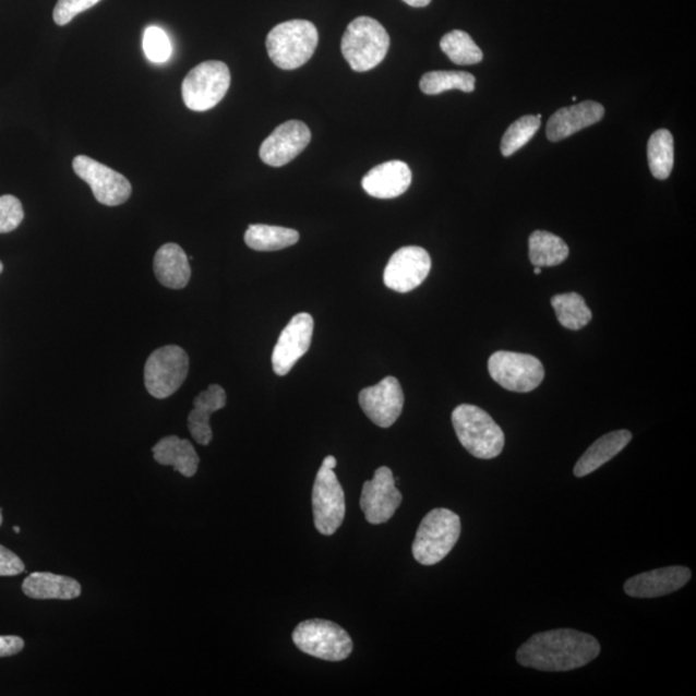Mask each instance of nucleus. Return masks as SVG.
Returning a JSON list of instances; mask_svg holds the SVG:
<instances>
[{
	"label": "nucleus",
	"instance_id": "obj_1",
	"mask_svg": "<svg viewBox=\"0 0 696 696\" xmlns=\"http://www.w3.org/2000/svg\"><path fill=\"white\" fill-rule=\"evenodd\" d=\"M601 646L577 629H552L531 636L517 650L518 664L544 672L581 669L600 656Z\"/></svg>",
	"mask_w": 696,
	"mask_h": 696
},
{
	"label": "nucleus",
	"instance_id": "obj_2",
	"mask_svg": "<svg viewBox=\"0 0 696 696\" xmlns=\"http://www.w3.org/2000/svg\"><path fill=\"white\" fill-rule=\"evenodd\" d=\"M452 422L461 446L479 459H493L504 447V433L485 410L461 404L453 410Z\"/></svg>",
	"mask_w": 696,
	"mask_h": 696
},
{
	"label": "nucleus",
	"instance_id": "obj_3",
	"mask_svg": "<svg viewBox=\"0 0 696 696\" xmlns=\"http://www.w3.org/2000/svg\"><path fill=\"white\" fill-rule=\"evenodd\" d=\"M317 45V28L308 20H290L276 25L266 39L269 59L283 70L303 67L315 53Z\"/></svg>",
	"mask_w": 696,
	"mask_h": 696
},
{
	"label": "nucleus",
	"instance_id": "obj_4",
	"mask_svg": "<svg viewBox=\"0 0 696 696\" xmlns=\"http://www.w3.org/2000/svg\"><path fill=\"white\" fill-rule=\"evenodd\" d=\"M389 43V35L379 21L361 16L347 26L340 51L353 71L365 73L385 60Z\"/></svg>",
	"mask_w": 696,
	"mask_h": 696
},
{
	"label": "nucleus",
	"instance_id": "obj_5",
	"mask_svg": "<svg viewBox=\"0 0 696 696\" xmlns=\"http://www.w3.org/2000/svg\"><path fill=\"white\" fill-rule=\"evenodd\" d=\"M460 530V518L453 511L432 509L424 516L417 530L413 547H411L415 559L424 566L439 564L457 544Z\"/></svg>",
	"mask_w": 696,
	"mask_h": 696
},
{
	"label": "nucleus",
	"instance_id": "obj_6",
	"mask_svg": "<svg viewBox=\"0 0 696 696\" xmlns=\"http://www.w3.org/2000/svg\"><path fill=\"white\" fill-rule=\"evenodd\" d=\"M293 643L304 655L328 662H343L351 656L353 644L350 635L338 624L310 620L298 624Z\"/></svg>",
	"mask_w": 696,
	"mask_h": 696
},
{
	"label": "nucleus",
	"instance_id": "obj_7",
	"mask_svg": "<svg viewBox=\"0 0 696 696\" xmlns=\"http://www.w3.org/2000/svg\"><path fill=\"white\" fill-rule=\"evenodd\" d=\"M231 84L230 69L221 61H205L184 77L182 98L188 109L207 111L226 96Z\"/></svg>",
	"mask_w": 696,
	"mask_h": 696
},
{
	"label": "nucleus",
	"instance_id": "obj_8",
	"mask_svg": "<svg viewBox=\"0 0 696 696\" xmlns=\"http://www.w3.org/2000/svg\"><path fill=\"white\" fill-rule=\"evenodd\" d=\"M190 360L179 346H165L148 357L145 365V386L155 399H167L188 379Z\"/></svg>",
	"mask_w": 696,
	"mask_h": 696
},
{
	"label": "nucleus",
	"instance_id": "obj_9",
	"mask_svg": "<svg viewBox=\"0 0 696 696\" xmlns=\"http://www.w3.org/2000/svg\"><path fill=\"white\" fill-rule=\"evenodd\" d=\"M488 369L500 386L513 393H531L544 380L541 360L528 353L495 352L489 359Z\"/></svg>",
	"mask_w": 696,
	"mask_h": 696
},
{
	"label": "nucleus",
	"instance_id": "obj_10",
	"mask_svg": "<svg viewBox=\"0 0 696 696\" xmlns=\"http://www.w3.org/2000/svg\"><path fill=\"white\" fill-rule=\"evenodd\" d=\"M312 511L315 528L323 536L335 535L345 520V492L331 468L322 466L317 471L312 489Z\"/></svg>",
	"mask_w": 696,
	"mask_h": 696
},
{
	"label": "nucleus",
	"instance_id": "obj_11",
	"mask_svg": "<svg viewBox=\"0 0 696 696\" xmlns=\"http://www.w3.org/2000/svg\"><path fill=\"white\" fill-rule=\"evenodd\" d=\"M73 169L80 179L89 184L98 203L117 207L124 204L132 195V184L122 173L89 156H76Z\"/></svg>",
	"mask_w": 696,
	"mask_h": 696
},
{
	"label": "nucleus",
	"instance_id": "obj_12",
	"mask_svg": "<svg viewBox=\"0 0 696 696\" xmlns=\"http://www.w3.org/2000/svg\"><path fill=\"white\" fill-rule=\"evenodd\" d=\"M432 261L421 247H404L393 254L383 274V281L397 293H408L428 279Z\"/></svg>",
	"mask_w": 696,
	"mask_h": 696
},
{
	"label": "nucleus",
	"instance_id": "obj_13",
	"mask_svg": "<svg viewBox=\"0 0 696 696\" xmlns=\"http://www.w3.org/2000/svg\"><path fill=\"white\" fill-rule=\"evenodd\" d=\"M401 502L403 494L396 489L394 473L386 466L380 467L373 480L364 482L362 487L360 507L369 524L387 523Z\"/></svg>",
	"mask_w": 696,
	"mask_h": 696
},
{
	"label": "nucleus",
	"instance_id": "obj_14",
	"mask_svg": "<svg viewBox=\"0 0 696 696\" xmlns=\"http://www.w3.org/2000/svg\"><path fill=\"white\" fill-rule=\"evenodd\" d=\"M314 319L307 312L292 317L280 333L273 352V368L276 375H287L297 361L308 353L314 336Z\"/></svg>",
	"mask_w": 696,
	"mask_h": 696
},
{
	"label": "nucleus",
	"instance_id": "obj_15",
	"mask_svg": "<svg viewBox=\"0 0 696 696\" xmlns=\"http://www.w3.org/2000/svg\"><path fill=\"white\" fill-rule=\"evenodd\" d=\"M359 404L365 416L382 429H389L403 413L404 393L395 376L361 389Z\"/></svg>",
	"mask_w": 696,
	"mask_h": 696
},
{
	"label": "nucleus",
	"instance_id": "obj_16",
	"mask_svg": "<svg viewBox=\"0 0 696 696\" xmlns=\"http://www.w3.org/2000/svg\"><path fill=\"white\" fill-rule=\"evenodd\" d=\"M310 141V128L301 120H289L262 142L260 158L269 167L286 166L309 146Z\"/></svg>",
	"mask_w": 696,
	"mask_h": 696
},
{
	"label": "nucleus",
	"instance_id": "obj_17",
	"mask_svg": "<svg viewBox=\"0 0 696 696\" xmlns=\"http://www.w3.org/2000/svg\"><path fill=\"white\" fill-rule=\"evenodd\" d=\"M692 579L686 566H669L635 575L624 585V592L631 598L655 599L679 591Z\"/></svg>",
	"mask_w": 696,
	"mask_h": 696
},
{
	"label": "nucleus",
	"instance_id": "obj_18",
	"mask_svg": "<svg viewBox=\"0 0 696 696\" xmlns=\"http://www.w3.org/2000/svg\"><path fill=\"white\" fill-rule=\"evenodd\" d=\"M411 170L407 163L391 160L374 167L362 179V189L376 199H394L410 188Z\"/></svg>",
	"mask_w": 696,
	"mask_h": 696
},
{
	"label": "nucleus",
	"instance_id": "obj_19",
	"mask_svg": "<svg viewBox=\"0 0 696 696\" xmlns=\"http://www.w3.org/2000/svg\"><path fill=\"white\" fill-rule=\"evenodd\" d=\"M603 116L605 109L596 101H584L571 108L560 109L547 123V139L559 142L571 137L574 133L601 122Z\"/></svg>",
	"mask_w": 696,
	"mask_h": 696
},
{
	"label": "nucleus",
	"instance_id": "obj_20",
	"mask_svg": "<svg viewBox=\"0 0 696 696\" xmlns=\"http://www.w3.org/2000/svg\"><path fill=\"white\" fill-rule=\"evenodd\" d=\"M226 393L221 386L211 385L199 394L194 400V409L188 419L189 431L197 444L207 446L213 439L211 416L226 407Z\"/></svg>",
	"mask_w": 696,
	"mask_h": 696
},
{
	"label": "nucleus",
	"instance_id": "obj_21",
	"mask_svg": "<svg viewBox=\"0 0 696 696\" xmlns=\"http://www.w3.org/2000/svg\"><path fill=\"white\" fill-rule=\"evenodd\" d=\"M154 273L163 286L170 289H183L191 278L188 254L175 243L163 245L155 254Z\"/></svg>",
	"mask_w": 696,
	"mask_h": 696
},
{
	"label": "nucleus",
	"instance_id": "obj_22",
	"mask_svg": "<svg viewBox=\"0 0 696 696\" xmlns=\"http://www.w3.org/2000/svg\"><path fill=\"white\" fill-rule=\"evenodd\" d=\"M23 592L35 600H74L80 598V581L52 573H33L24 580Z\"/></svg>",
	"mask_w": 696,
	"mask_h": 696
},
{
	"label": "nucleus",
	"instance_id": "obj_23",
	"mask_svg": "<svg viewBox=\"0 0 696 696\" xmlns=\"http://www.w3.org/2000/svg\"><path fill=\"white\" fill-rule=\"evenodd\" d=\"M632 440V433L627 430H620L607 433L588 447L584 456L574 467V475L577 478L599 470L600 467L608 464L626 447Z\"/></svg>",
	"mask_w": 696,
	"mask_h": 696
},
{
	"label": "nucleus",
	"instance_id": "obj_24",
	"mask_svg": "<svg viewBox=\"0 0 696 696\" xmlns=\"http://www.w3.org/2000/svg\"><path fill=\"white\" fill-rule=\"evenodd\" d=\"M154 459L161 466H172L184 478H193L197 472L199 458L193 444L187 439L167 436L153 447Z\"/></svg>",
	"mask_w": 696,
	"mask_h": 696
},
{
	"label": "nucleus",
	"instance_id": "obj_25",
	"mask_svg": "<svg viewBox=\"0 0 696 696\" xmlns=\"http://www.w3.org/2000/svg\"><path fill=\"white\" fill-rule=\"evenodd\" d=\"M300 240V232L287 227L268 225H250L245 231L244 241L248 247L257 252H275L286 250Z\"/></svg>",
	"mask_w": 696,
	"mask_h": 696
},
{
	"label": "nucleus",
	"instance_id": "obj_26",
	"mask_svg": "<svg viewBox=\"0 0 696 696\" xmlns=\"http://www.w3.org/2000/svg\"><path fill=\"white\" fill-rule=\"evenodd\" d=\"M569 257V247L557 236L547 231H535L529 238V259L538 267H553Z\"/></svg>",
	"mask_w": 696,
	"mask_h": 696
},
{
	"label": "nucleus",
	"instance_id": "obj_27",
	"mask_svg": "<svg viewBox=\"0 0 696 696\" xmlns=\"http://www.w3.org/2000/svg\"><path fill=\"white\" fill-rule=\"evenodd\" d=\"M551 304L564 328L579 331L592 321L591 310L578 293L557 295L552 298Z\"/></svg>",
	"mask_w": 696,
	"mask_h": 696
},
{
	"label": "nucleus",
	"instance_id": "obj_28",
	"mask_svg": "<svg viewBox=\"0 0 696 696\" xmlns=\"http://www.w3.org/2000/svg\"><path fill=\"white\" fill-rule=\"evenodd\" d=\"M476 77L466 71H430L419 82V88L425 95L435 96L446 91L458 89L471 94Z\"/></svg>",
	"mask_w": 696,
	"mask_h": 696
},
{
	"label": "nucleus",
	"instance_id": "obj_29",
	"mask_svg": "<svg viewBox=\"0 0 696 696\" xmlns=\"http://www.w3.org/2000/svg\"><path fill=\"white\" fill-rule=\"evenodd\" d=\"M649 168L658 180H667L674 163L673 136L670 131L658 130L648 142Z\"/></svg>",
	"mask_w": 696,
	"mask_h": 696
},
{
	"label": "nucleus",
	"instance_id": "obj_30",
	"mask_svg": "<svg viewBox=\"0 0 696 696\" xmlns=\"http://www.w3.org/2000/svg\"><path fill=\"white\" fill-rule=\"evenodd\" d=\"M440 48L456 65H475L484 59V55L470 35L461 31L445 34L440 40Z\"/></svg>",
	"mask_w": 696,
	"mask_h": 696
},
{
	"label": "nucleus",
	"instance_id": "obj_31",
	"mask_svg": "<svg viewBox=\"0 0 696 696\" xmlns=\"http://www.w3.org/2000/svg\"><path fill=\"white\" fill-rule=\"evenodd\" d=\"M541 127V119L535 116H525L517 119L515 123L508 127L502 139L501 152L503 156L514 155L521 147L536 136Z\"/></svg>",
	"mask_w": 696,
	"mask_h": 696
},
{
	"label": "nucleus",
	"instance_id": "obj_32",
	"mask_svg": "<svg viewBox=\"0 0 696 696\" xmlns=\"http://www.w3.org/2000/svg\"><path fill=\"white\" fill-rule=\"evenodd\" d=\"M144 51L152 62L168 61L172 55V45H170L167 33L158 26L147 27L144 34Z\"/></svg>",
	"mask_w": 696,
	"mask_h": 696
},
{
	"label": "nucleus",
	"instance_id": "obj_33",
	"mask_svg": "<svg viewBox=\"0 0 696 696\" xmlns=\"http://www.w3.org/2000/svg\"><path fill=\"white\" fill-rule=\"evenodd\" d=\"M25 217L23 204L16 196H0V233L16 230Z\"/></svg>",
	"mask_w": 696,
	"mask_h": 696
},
{
	"label": "nucleus",
	"instance_id": "obj_34",
	"mask_svg": "<svg viewBox=\"0 0 696 696\" xmlns=\"http://www.w3.org/2000/svg\"><path fill=\"white\" fill-rule=\"evenodd\" d=\"M101 0H59L55 7L53 20L59 26H65L73 21L77 14L92 9Z\"/></svg>",
	"mask_w": 696,
	"mask_h": 696
},
{
	"label": "nucleus",
	"instance_id": "obj_35",
	"mask_svg": "<svg viewBox=\"0 0 696 696\" xmlns=\"http://www.w3.org/2000/svg\"><path fill=\"white\" fill-rule=\"evenodd\" d=\"M25 572V564L16 553L0 545V577H14Z\"/></svg>",
	"mask_w": 696,
	"mask_h": 696
},
{
	"label": "nucleus",
	"instance_id": "obj_36",
	"mask_svg": "<svg viewBox=\"0 0 696 696\" xmlns=\"http://www.w3.org/2000/svg\"><path fill=\"white\" fill-rule=\"evenodd\" d=\"M25 648L23 638L17 636H0V658L19 655Z\"/></svg>",
	"mask_w": 696,
	"mask_h": 696
},
{
	"label": "nucleus",
	"instance_id": "obj_37",
	"mask_svg": "<svg viewBox=\"0 0 696 696\" xmlns=\"http://www.w3.org/2000/svg\"><path fill=\"white\" fill-rule=\"evenodd\" d=\"M403 2L415 7V9H422V7H428L432 0H403Z\"/></svg>",
	"mask_w": 696,
	"mask_h": 696
},
{
	"label": "nucleus",
	"instance_id": "obj_38",
	"mask_svg": "<svg viewBox=\"0 0 696 696\" xmlns=\"http://www.w3.org/2000/svg\"><path fill=\"white\" fill-rule=\"evenodd\" d=\"M326 468H331V470H335L337 467V459L333 456H328L323 460V465Z\"/></svg>",
	"mask_w": 696,
	"mask_h": 696
},
{
	"label": "nucleus",
	"instance_id": "obj_39",
	"mask_svg": "<svg viewBox=\"0 0 696 696\" xmlns=\"http://www.w3.org/2000/svg\"><path fill=\"white\" fill-rule=\"evenodd\" d=\"M541 273H542V267H538V266H536V267H535V274H536V275H539V274H541Z\"/></svg>",
	"mask_w": 696,
	"mask_h": 696
},
{
	"label": "nucleus",
	"instance_id": "obj_40",
	"mask_svg": "<svg viewBox=\"0 0 696 696\" xmlns=\"http://www.w3.org/2000/svg\"><path fill=\"white\" fill-rule=\"evenodd\" d=\"M3 523V515H2V509H0V525H2Z\"/></svg>",
	"mask_w": 696,
	"mask_h": 696
},
{
	"label": "nucleus",
	"instance_id": "obj_41",
	"mask_svg": "<svg viewBox=\"0 0 696 696\" xmlns=\"http://www.w3.org/2000/svg\"><path fill=\"white\" fill-rule=\"evenodd\" d=\"M2 273H3V264H2V262H0V274H2Z\"/></svg>",
	"mask_w": 696,
	"mask_h": 696
},
{
	"label": "nucleus",
	"instance_id": "obj_42",
	"mask_svg": "<svg viewBox=\"0 0 696 696\" xmlns=\"http://www.w3.org/2000/svg\"><path fill=\"white\" fill-rule=\"evenodd\" d=\"M13 530L16 531V532H20V528L19 527H14Z\"/></svg>",
	"mask_w": 696,
	"mask_h": 696
}]
</instances>
